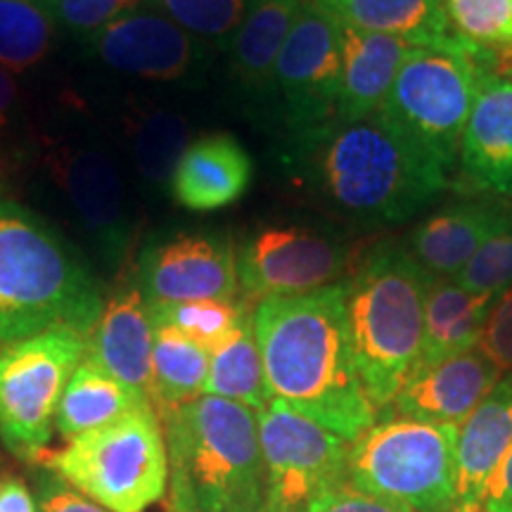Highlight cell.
I'll use <instances>...</instances> for the list:
<instances>
[{"mask_svg":"<svg viewBox=\"0 0 512 512\" xmlns=\"http://www.w3.org/2000/svg\"><path fill=\"white\" fill-rule=\"evenodd\" d=\"M252 328L271 399L349 444L375 425L377 408L351 347L347 283L261 299L252 311Z\"/></svg>","mask_w":512,"mask_h":512,"instance_id":"6da1fadb","label":"cell"},{"mask_svg":"<svg viewBox=\"0 0 512 512\" xmlns=\"http://www.w3.org/2000/svg\"><path fill=\"white\" fill-rule=\"evenodd\" d=\"M285 164L325 207L368 226L413 219L448 185V169L382 112L292 133Z\"/></svg>","mask_w":512,"mask_h":512,"instance_id":"7a4b0ae2","label":"cell"},{"mask_svg":"<svg viewBox=\"0 0 512 512\" xmlns=\"http://www.w3.org/2000/svg\"><path fill=\"white\" fill-rule=\"evenodd\" d=\"M169 512H264L266 467L256 411L202 394L159 415Z\"/></svg>","mask_w":512,"mask_h":512,"instance_id":"3957f363","label":"cell"},{"mask_svg":"<svg viewBox=\"0 0 512 512\" xmlns=\"http://www.w3.org/2000/svg\"><path fill=\"white\" fill-rule=\"evenodd\" d=\"M102 309L79 252L36 211L0 197V347L60 325L91 335Z\"/></svg>","mask_w":512,"mask_h":512,"instance_id":"277c9868","label":"cell"},{"mask_svg":"<svg viewBox=\"0 0 512 512\" xmlns=\"http://www.w3.org/2000/svg\"><path fill=\"white\" fill-rule=\"evenodd\" d=\"M347 283L351 347L373 406H392L418 361L432 275L406 247L361 249Z\"/></svg>","mask_w":512,"mask_h":512,"instance_id":"5b68a950","label":"cell"},{"mask_svg":"<svg viewBox=\"0 0 512 512\" xmlns=\"http://www.w3.org/2000/svg\"><path fill=\"white\" fill-rule=\"evenodd\" d=\"M456 432L411 418L375 422L351 441L347 484L413 512H453Z\"/></svg>","mask_w":512,"mask_h":512,"instance_id":"8992f818","label":"cell"},{"mask_svg":"<svg viewBox=\"0 0 512 512\" xmlns=\"http://www.w3.org/2000/svg\"><path fill=\"white\" fill-rule=\"evenodd\" d=\"M57 477L112 512H145L166 494L169 460L155 408L69 439L41 460Z\"/></svg>","mask_w":512,"mask_h":512,"instance_id":"52a82bcc","label":"cell"},{"mask_svg":"<svg viewBox=\"0 0 512 512\" xmlns=\"http://www.w3.org/2000/svg\"><path fill=\"white\" fill-rule=\"evenodd\" d=\"M86 347L88 335L67 325L0 347V441L17 458H46L57 406Z\"/></svg>","mask_w":512,"mask_h":512,"instance_id":"ba28073f","label":"cell"},{"mask_svg":"<svg viewBox=\"0 0 512 512\" xmlns=\"http://www.w3.org/2000/svg\"><path fill=\"white\" fill-rule=\"evenodd\" d=\"M484 69L475 57L415 48L403 62L382 117L451 171Z\"/></svg>","mask_w":512,"mask_h":512,"instance_id":"9c48e42d","label":"cell"},{"mask_svg":"<svg viewBox=\"0 0 512 512\" xmlns=\"http://www.w3.org/2000/svg\"><path fill=\"white\" fill-rule=\"evenodd\" d=\"M256 422L266 467L264 512H306L316 498L347 484V439L275 399Z\"/></svg>","mask_w":512,"mask_h":512,"instance_id":"30bf717a","label":"cell"},{"mask_svg":"<svg viewBox=\"0 0 512 512\" xmlns=\"http://www.w3.org/2000/svg\"><path fill=\"white\" fill-rule=\"evenodd\" d=\"M361 249L325 230L278 223L259 226L235 247L238 283L245 302L297 297L349 278Z\"/></svg>","mask_w":512,"mask_h":512,"instance_id":"8fae6325","label":"cell"},{"mask_svg":"<svg viewBox=\"0 0 512 512\" xmlns=\"http://www.w3.org/2000/svg\"><path fill=\"white\" fill-rule=\"evenodd\" d=\"M342 48L335 17L304 0L273 69L287 131L302 133L337 119Z\"/></svg>","mask_w":512,"mask_h":512,"instance_id":"7c38bea8","label":"cell"},{"mask_svg":"<svg viewBox=\"0 0 512 512\" xmlns=\"http://www.w3.org/2000/svg\"><path fill=\"white\" fill-rule=\"evenodd\" d=\"M138 287L150 306L233 302L240 292L233 240L221 233H188L147 245L138 259Z\"/></svg>","mask_w":512,"mask_h":512,"instance_id":"4fadbf2b","label":"cell"},{"mask_svg":"<svg viewBox=\"0 0 512 512\" xmlns=\"http://www.w3.org/2000/svg\"><path fill=\"white\" fill-rule=\"evenodd\" d=\"M114 72L145 81H178L200 60V38L152 8L138 5L86 41Z\"/></svg>","mask_w":512,"mask_h":512,"instance_id":"5bb4252c","label":"cell"},{"mask_svg":"<svg viewBox=\"0 0 512 512\" xmlns=\"http://www.w3.org/2000/svg\"><path fill=\"white\" fill-rule=\"evenodd\" d=\"M48 164L98 252L110 266L121 264L131 242V221L112 159L98 147L62 145Z\"/></svg>","mask_w":512,"mask_h":512,"instance_id":"9a60e30c","label":"cell"},{"mask_svg":"<svg viewBox=\"0 0 512 512\" xmlns=\"http://www.w3.org/2000/svg\"><path fill=\"white\" fill-rule=\"evenodd\" d=\"M458 155L460 190L512 195V76L484 72Z\"/></svg>","mask_w":512,"mask_h":512,"instance_id":"2e32d148","label":"cell"},{"mask_svg":"<svg viewBox=\"0 0 512 512\" xmlns=\"http://www.w3.org/2000/svg\"><path fill=\"white\" fill-rule=\"evenodd\" d=\"M503 373L479 349L415 368L392 406L401 418L460 425L494 389Z\"/></svg>","mask_w":512,"mask_h":512,"instance_id":"e0dca14e","label":"cell"},{"mask_svg":"<svg viewBox=\"0 0 512 512\" xmlns=\"http://www.w3.org/2000/svg\"><path fill=\"white\" fill-rule=\"evenodd\" d=\"M347 27L396 36L420 48L465 53L484 69L496 67V50L460 38L448 24L444 0H311Z\"/></svg>","mask_w":512,"mask_h":512,"instance_id":"ac0fdd59","label":"cell"},{"mask_svg":"<svg viewBox=\"0 0 512 512\" xmlns=\"http://www.w3.org/2000/svg\"><path fill=\"white\" fill-rule=\"evenodd\" d=\"M155 323L138 283H124L112 294L88 335L86 358L150 399ZM152 403V401H150Z\"/></svg>","mask_w":512,"mask_h":512,"instance_id":"d6986e66","label":"cell"},{"mask_svg":"<svg viewBox=\"0 0 512 512\" xmlns=\"http://www.w3.org/2000/svg\"><path fill=\"white\" fill-rule=\"evenodd\" d=\"M512 446V373H503L456 432V505L453 512L482 508L491 477Z\"/></svg>","mask_w":512,"mask_h":512,"instance_id":"ffe728a7","label":"cell"},{"mask_svg":"<svg viewBox=\"0 0 512 512\" xmlns=\"http://www.w3.org/2000/svg\"><path fill=\"white\" fill-rule=\"evenodd\" d=\"M512 216V204L456 202L427 216L408 238V252L432 278H456Z\"/></svg>","mask_w":512,"mask_h":512,"instance_id":"44dd1931","label":"cell"},{"mask_svg":"<svg viewBox=\"0 0 512 512\" xmlns=\"http://www.w3.org/2000/svg\"><path fill=\"white\" fill-rule=\"evenodd\" d=\"M339 48L342 81L337 95V119L358 121L382 110L403 62L420 46L396 36L339 24Z\"/></svg>","mask_w":512,"mask_h":512,"instance_id":"7402d4cb","label":"cell"},{"mask_svg":"<svg viewBox=\"0 0 512 512\" xmlns=\"http://www.w3.org/2000/svg\"><path fill=\"white\" fill-rule=\"evenodd\" d=\"M254 164L240 140L230 133H211L188 145L178 159L169 188L178 207L216 211L240 200L252 183Z\"/></svg>","mask_w":512,"mask_h":512,"instance_id":"603a6c76","label":"cell"},{"mask_svg":"<svg viewBox=\"0 0 512 512\" xmlns=\"http://www.w3.org/2000/svg\"><path fill=\"white\" fill-rule=\"evenodd\" d=\"M304 0H247L245 15L228 43L230 67L254 95L273 91V69Z\"/></svg>","mask_w":512,"mask_h":512,"instance_id":"cb8c5ba5","label":"cell"},{"mask_svg":"<svg viewBox=\"0 0 512 512\" xmlns=\"http://www.w3.org/2000/svg\"><path fill=\"white\" fill-rule=\"evenodd\" d=\"M494 302V297L463 290L453 278H432L425 297V328L415 368L477 349Z\"/></svg>","mask_w":512,"mask_h":512,"instance_id":"d4e9b609","label":"cell"},{"mask_svg":"<svg viewBox=\"0 0 512 512\" xmlns=\"http://www.w3.org/2000/svg\"><path fill=\"white\" fill-rule=\"evenodd\" d=\"M143 408H152L147 396L83 358L64 387L60 406H57L55 427L64 439H74L112 425L126 415L143 411Z\"/></svg>","mask_w":512,"mask_h":512,"instance_id":"484cf974","label":"cell"},{"mask_svg":"<svg viewBox=\"0 0 512 512\" xmlns=\"http://www.w3.org/2000/svg\"><path fill=\"white\" fill-rule=\"evenodd\" d=\"M209 351L169 325H155L150 401L157 415L204 394Z\"/></svg>","mask_w":512,"mask_h":512,"instance_id":"4316f807","label":"cell"},{"mask_svg":"<svg viewBox=\"0 0 512 512\" xmlns=\"http://www.w3.org/2000/svg\"><path fill=\"white\" fill-rule=\"evenodd\" d=\"M204 394L219 396L261 413L271 403L264 363L256 344L252 313L242 320L238 330L209 354V377Z\"/></svg>","mask_w":512,"mask_h":512,"instance_id":"83f0119b","label":"cell"},{"mask_svg":"<svg viewBox=\"0 0 512 512\" xmlns=\"http://www.w3.org/2000/svg\"><path fill=\"white\" fill-rule=\"evenodd\" d=\"M133 159L145 181L152 185L169 183L178 159L190 145V126L181 114L143 107L131 114L126 124Z\"/></svg>","mask_w":512,"mask_h":512,"instance_id":"f1b7e54d","label":"cell"},{"mask_svg":"<svg viewBox=\"0 0 512 512\" xmlns=\"http://www.w3.org/2000/svg\"><path fill=\"white\" fill-rule=\"evenodd\" d=\"M55 17L46 0H0V67L24 74L53 50Z\"/></svg>","mask_w":512,"mask_h":512,"instance_id":"f546056e","label":"cell"},{"mask_svg":"<svg viewBox=\"0 0 512 512\" xmlns=\"http://www.w3.org/2000/svg\"><path fill=\"white\" fill-rule=\"evenodd\" d=\"M152 323L169 325L190 337L192 342L200 344L209 354L219 344L238 330V325L249 313L245 304L219 302V299H197V302H178V304H157L150 306Z\"/></svg>","mask_w":512,"mask_h":512,"instance_id":"4dcf8cb0","label":"cell"},{"mask_svg":"<svg viewBox=\"0 0 512 512\" xmlns=\"http://www.w3.org/2000/svg\"><path fill=\"white\" fill-rule=\"evenodd\" d=\"M195 38L230 43L247 0H145Z\"/></svg>","mask_w":512,"mask_h":512,"instance_id":"1f68e13d","label":"cell"},{"mask_svg":"<svg viewBox=\"0 0 512 512\" xmlns=\"http://www.w3.org/2000/svg\"><path fill=\"white\" fill-rule=\"evenodd\" d=\"M448 24L479 48H512V0H444Z\"/></svg>","mask_w":512,"mask_h":512,"instance_id":"d6a6232c","label":"cell"},{"mask_svg":"<svg viewBox=\"0 0 512 512\" xmlns=\"http://www.w3.org/2000/svg\"><path fill=\"white\" fill-rule=\"evenodd\" d=\"M453 280L467 292L494 299L512 287V216Z\"/></svg>","mask_w":512,"mask_h":512,"instance_id":"836d02e7","label":"cell"},{"mask_svg":"<svg viewBox=\"0 0 512 512\" xmlns=\"http://www.w3.org/2000/svg\"><path fill=\"white\" fill-rule=\"evenodd\" d=\"M143 3L145 0H46L57 29L69 31L83 41H91L107 24Z\"/></svg>","mask_w":512,"mask_h":512,"instance_id":"e575fe53","label":"cell"},{"mask_svg":"<svg viewBox=\"0 0 512 512\" xmlns=\"http://www.w3.org/2000/svg\"><path fill=\"white\" fill-rule=\"evenodd\" d=\"M477 349L496 363L501 373H512V287L496 297Z\"/></svg>","mask_w":512,"mask_h":512,"instance_id":"d590c367","label":"cell"},{"mask_svg":"<svg viewBox=\"0 0 512 512\" xmlns=\"http://www.w3.org/2000/svg\"><path fill=\"white\" fill-rule=\"evenodd\" d=\"M306 512H413V510H408L406 505L384 501V498L361 494V491L351 489V486H342V489L328 491V494L316 498Z\"/></svg>","mask_w":512,"mask_h":512,"instance_id":"8d00e7d4","label":"cell"},{"mask_svg":"<svg viewBox=\"0 0 512 512\" xmlns=\"http://www.w3.org/2000/svg\"><path fill=\"white\" fill-rule=\"evenodd\" d=\"M38 512H112L86 498L60 477H48L41 486Z\"/></svg>","mask_w":512,"mask_h":512,"instance_id":"74e56055","label":"cell"},{"mask_svg":"<svg viewBox=\"0 0 512 512\" xmlns=\"http://www.w3.org/2000/svg\"><path fill=\"white\" fill-rule=\"evenodd\" d=\"M484 512H512V446L491 477L482 508Z\"/></svg>","mask_w":512,"mask_h":512,"instance_id":"f35d334b","label":"cell"},{"mask_svg":"<svg viewBox=\"0 0 512 512\" xmlns=\"http://www.w3.org/2000/svg\"><path fill=\"white\" fill-rule=\"evenodd\" d=\"M0 512H38L29 486L19 477H0Z\"/></svg>","mask_w":512,"mask_h":512,"instance_id":"ab89813d","label":"cell"},{"mask_svg":"<svg viewBox=\"0 0 512 512\" xmlns=\"http://www.w3.org/2000/svg\"><path fill=\"white\" fill-rule=\"evenodd\" d=\"M19 91L8 69L0 67V138H5L17 126Z\"/></svg>","mask_w":512,"mask_h":512,"instance_id":"60d3db41","label":"cell"},{"mask_svg":"<svg viewBox=\"0 0 512 512\" xmlns=\"http://www.w3.org/2000/svg\"><path fill=\"white\" fill-rule=\"evenodd\" d=\"M475 512H484V510H475Z\"/></svg>","mask_w":512,"mask_h":512,"instance_id":"b9f144b4","label":"cell"}]
</instances>
